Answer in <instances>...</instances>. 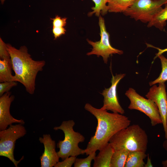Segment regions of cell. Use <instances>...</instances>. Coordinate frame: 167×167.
<instances>
[{"label": "cell", "instance_id": "7402d4cb", "mask_svg": "<svg viewBox=\"0 0 167 167\" xmlns=\"http://www.w3.org/2000/svg\"><path fill=\"white\" fill-rule=\"evenodd\" d=\"M17 83L15 81H6L0 83V96L8 92L14 87L17 86Z\"/></svg>", "mask_w": 167, "mask_h": 167}, {"label": "cell", "instance_id": "ffe728a7", "mask_svg": "<svg viewBox=\"0 0 167 167\" xmlns=\"http://www.w3.org/2000/svg\"><path fill=\"white\" fill-rule=\"evenodd\" d=\"M158 57L160 59L161 63V72L158 78L149 83L150 86L156 84L165 83L167 81V58L162 54L159 55Z\"/></svg>", "mask_w": 167, "mask_h": 167}, {"label": "cell", "instance_id": "ac0fdd59", "mask_svg": "<svg viewBox=\"0 0 167 167\" xmlns=\"http://www.w3.org/2000/svg\"><path fill=\"white\" fill-rule=\"evenodd\" d=\"M129 152L124 149L114 150L111 160L110 167H124Z\"/></svg>", "mask_w": 167, "mask_h": 167}, {"label": "cell", "instance_id": "83f0119b", "mask_svg": "<svg viewBox=\"0 0 167 167\" xmlns=\"http://www.w3.org/2000/svg\"><path fill=\"white\" fill-rule=\"evenodd\" d=\"M147 157V161L146 163L145 164L144 167H152L153 165L152 164L151 159L149 156V154H148Z\"/></svg>", "mask_w": 167, "mask_h": 167}, {"label": "cell", "instance_id": "ba28073f", "mask_svg": "<svg viewBox=\"0 0 167 167\" xmlns=\"http://www.w3.org/2000/svg\"><path fill=\"white\" fill-rule=\"evenodd\" d=\"M99 17L101 39L96 42L87 39L88 44L92 46V48L91 51L87 53L86 55L88 56L96 55L97 57L101 56L104 62L107 64L110 55L116 54L121 55L123 52L111 46L109 42V35L106 30L104 19L101 15Z\"/></svg>", "mask_w": 167, "mask_h": 167}, {"label": "cell", "instance_id": "4fadbf2b", "mask_svg": "<svg viewBox=\"0 0 167 167\" xmlns=\"http://www.w3.org/2000/svg\"><path fill=\"white\" fill-rule=\"evenodd\" d=\"M95 157L93 167H110L111 161L114 150L109 143H107Z\"/></svg>", "mask_w": 167, "mask_h": 167}, {"label": "cell", "instance_id": "e0dca14e", "mask_svg": "<svg viewBox=\"0 0 167 167\" xmlns=\"http://www.w3.org/2000/svg\"><path fill=\"white\" fill-rule=\"evenodd\" d=\"M12 64L11 59L0 60V82L13 81Z\"/></svg>", "mask_w": 167, "mask_h": 167}, {"label": "cell", "instance_id": "4316f807", "mask_svg": "<svg viewBox=\"0 0 167 167\" xmlns=\"http://www.w3.org/2000/svg\"><path fill=\"white\" fill-rule=\"evenodd\" d=\"M146 44L148 47L154 48L158 50V52L156 54V56L154 58V59L157 57H158V56L159 55L162 54L163 53L167 52V48L164 49H161L159 48L155 47L148 44Z\"/></svg>", "mask_w": 167, "mask_h": 167}, {"label": "cell", "instance_id": "3957f363", "mask_svg": "<svg viewBox=\"0 0 167 167\" xmlns=\"http://www.w3.org/2000/svg\"><path fill=\"white\" fill-rule=\"evenodd\" d=\"M148 137L145 131L139 125L133 124L119 131L109 143L114 150L124 149L130 151L145 152Z\"/></svg>", "mask_w": 167, "mask_h": 167}, {"label": "cell", "instance_id": "30bf717a", "mask_svg": "<svg viewBox=\"0 0 167 167\" xmlns=\"http://www.w3.org/2000/svg\"><path fill=\"white\" fill-rule=\"evenodd\" d=\"M165 88V83L159 84L158 86L153 85L146 96L155 102L158 108L165 132V137L167 139V96Z\"/></svg>", "mask_w": 167, "mask_h": 167}, {"label": "cell", "instance_id": "9a60e30c", "mask_svg": "<svg viewBox=\"0 0 167 167\" xmlns=\"http://www.w3.org/2000/svg\"><path fill=\"white\" fill-rule=\"evenodd\" d=\"M136 0H108V12H124Z\"/></svg>", "mask_w": 167, "mask_h": 167}, {"label": "cell", "instance_id": "603a6c76", "mask_svg": "<svg viewBox=\"0 0 167 167\" xmlns=\"http://www.w3.org/2000/svg\"><path fill=\"white\" fill-rule=\"evenodd\" d=\"M0 59L8 60L11 59L10 54L8 51L6 44L0 38Z\"/></svg>", "mask_w": 167, "mask_h": 167}, {"label": "cell", "instance_id": "2e32d148", "mask_svg": "<svg viewBox=\"0 0 167 167\" xmlns=\"http://www.w3.org/2000/svg\"><path fill=\"white\" fill-rule=\"evenodd\" d=\"M165 5V7L159 11L148 23V27L154 26L160 30H163L167 20V3Z\"/></svg>", "mask_w": 167, "mask_h": 167}, {"label": "cell", "instance_id": "44dd1931", "mask_svg": "<svg viewBox=\"0 0 167 167\" xmlns=\"http://www.w3.org/2000/svg\"><path fill=\"white\" fill-rule=\"evenodd\" d=\"M84 158H76L74 163V167H90L92 160L96 156V152H93L88 155Z\"/></svg>", "mask_w": 167, "mask_h": 167}, {"label": "cell", "instance_id": "8fae6325", "mask_svg": "<svg viewBox=\"0 0 167 167\" xmlns=\"http://www.w3.org/2000/svg\"><path fill=\"white\" fill-rule=\"evenodd\" d=\"M15 99L14 95L9 91L4 93L0 97V130L7 129L8 126L13 123L24 125V121L22 119L14 118L11 114L10 109L11 105Z\"/></svg>", "mask_w": 167, "mask_h": 167}, {"label": "cell", "instance_id": "5bb4252c", "mask_svg": "<svg viewBox=\"0 0 167 167\" xmlns=\"http://www.w3.org/2000/svg\"><path fill=\"white\" fill-rule=\"evenodd\" d=\"M147 156L145 152L130 151L124 167H144L145 163L143 160Z\"/></svg>", "mask_w": 167, "mask_h": 167}, {"label": "cell", "instance_id": "cb8c5ba5", "mask_svg": "<svg viewBox=\"0 0 167 167\" xmlns=\"http://www.w3.org/2000/svg\"><path fill=\"white\" fill-rule=\"evenodd\" d=\"M76 156H71L67 157L61 162L58 161L54 167H71L74 164Z\"/></svg>", "mask_w": 167, "mask_h": 167}, {"label": "cell", "instance_id": "52a82bcc", "mask_svg": "<svg viewBox=\"0 0 167 167\" xmlns=\"http://www.w3.org/2000/svg\"><path fill=\"white\" fill-rule=\"evenodd\" d=\"M125 95L130 101L129 109L138 110L144 113L150 119L152 126L162 124L158 108L152 100L144 98L132 88H129Z\"/></svg>", "mask_w": 167, "mask_h": 167}, {"label": "cell", "instance_id": "7c38bea8", "mask_svg": "<svg viewBox=\"0 0 167 167\" xmlns=\"http://www.w3.org/2000/svg\"><path fill=\"white\" fill-rule=\"evenodd\" d=\"M44 147V152L40 157L41 167H52L59 161L58 155L56 151V143L49 134H44L39 139Z\"/></svg>", "mask_w": 167, "mask_h": 167}, {"label": "cell", "instance_id": "6da1fadb", "mask_svg": "<svg viewBox=\"0 0 167 167\" xmlns=\"http://www.w3.org/2000/svg\"><path fill=\"white\" fill-rule=\"evenodd\" d=\"M84 109L93 115L97 122L95 134L91 137L84 150L87 155L101 149L114 135L127 127L131 122L129 118L122 114L110 113L106 110L95 108L88 103L85 104Z\"/></svg>", "mask_w": 167, "mask_h": 167}, {"label": "cell", "instance_id": "d4e9b609", "mask_svg": "<svg viewBox=\"0 0 167 167\" xmlns=\"http://www.w3.org/2000/svg\"><path fill=\"white\" fill-rule=\"evenodd\" d=\"M51 19L53 21V27H64L66 24V18H62L57 15L54 18Z\"/></svg>", "mask_w": 167, "mask_h": 167}, {"label": "cell", "instance_id": "f546056e", "mask_svg": "<svg viewBox=\"0 0 167 167\" xmlns=\"http://www.w3.org/2000/svg\"><path fill=\"white\" fill-rule=\"evenodd\" d=\"M5 0H0L1 3L2 4H3Z\"/></svg>", "mask_w": 167, "mask_h": 167}, {"label": "cell", "instance_id": "7a4b0ae2", "mask_svg": "<svg viewBox=\"0 0 167 167\" xmlns=\"http://www.w3.org/2000/svg\"><path fill=\"white\" fill-rule=\"evenodd\" d=\"M6 45L10 55L12 69L15 73L13 81L20 83L28 93L33 94L37 75L43 70L45 61L33 60L25 46H21L18 49L9 44Z\"/></svg>", "mask_w": 167, "mask_h": 167}, {"label": "cell", "instance_id": "8992f818", "mask_svg": "<svg viewBox=\"0 0 167 167\" xmlns=\"http://www.w3.org/2000/svg\"><path fill=\"white\" fill-rule=\"evenodd\" d=\"M167 3V0H136L123 13L136 21L148 23Z\"/></svg>", "mask_w": 167, "mask_h": 167}, {"label": "cell", "instance_id": "f1b7e54d", "mask_svg": "<svg viewBox=\"0 0 167 167\" xmlns=\"http://www.w3.org/2000/svg\"><path fill=\"white\" fill-rule=\"evenodd\" d=\"M162 164L164 167H167V159L164 161H162Z\"/></svg>", "mask_w": 167, "mask_h": 167}, {"label": "cell", "instance_id": "5b68a950", "mask_svg": "<svg viewBox=\"0 0 167 167\" xmlns=\"http://www.w3.org/2000/svg\"><path fill=\"white\" fill-rule=\"evenodd\" d=\"M26 132L23 124L20 123L11 125L8 128L0 131V156L8 158L16 167L24 159V156L19 161L15 159L14 155L15 144L16 140L24 136Z\"/></svg>", "mask_w": 167, "mask_h": 167}, {"label": "cell", "instance_id": "9c48e42d", "mask_svg": "<svg viewBox=\"0 0 167 167\" xmlns=\"http://www.w3.org/2000/svg\"><path fill=\"white\" fill-rule=\"evenodd\" d=\"M125 75V74H116L115 75L112 74L111 86L108 88H105L101 93L104 97L103 105L101 109L122 114L124 113V110L118 101L117 88L120 81Z\"/></svg>", "mask_w": 167, "mask_h": 167}, {"label": "cell", "instance_id": "484cf974", "mask_svg": "<svg viewBox=\"0 0 167 167\" xmlns=\"http://www.w3.org/2000/svg\"><path fill=\"white\" fill-rule=\"evenodd\" d=\"M66 30L64 27H53L52 32L55 39L65 33Z\"/></svg>", "mask_w": 167, "mask_h": 167}, {"label": "cell", "instance_id": "d6986e66", "mask_svg": "<svg viewBox=\"0 0 167 167\" xmlns=\"http://www.w3.org/2000/svg\"><path fill=\"white\" fill-rule=\"evenodd\" d=\"M94 3L95 6L92 7V11L88 13V16H92L95 14V15L99 17L101 14L102 15L106 14L108 11L107 5L108 0H92Z\"/></svg>", "mask_w": 167, "mask_h": 167}, {"label": "cell", "instance_id": "277c9868", "mask_svg": "<svg viewBox=\"0 0 167 167\" xmlns=\"http://www.w3.org/2000/svg\"><path fill=\"white\" fill-rule=\"evenodd\" d=\"M75 124L72 120L65 121L60 126L54 128L55 130H61L64 134V139L59 140L57 144V147L59 149L58 154L62 160L71 156H77L84 154V149L80 148L79 144L84 141L85 137L74 130Z\"/></svg>", "mask_w": 167, "mask_h": 167}]
</instances>
